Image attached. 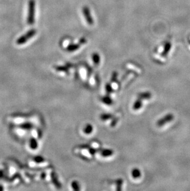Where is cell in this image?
<instances>
[{"label": "cell", "instance_id": "9a60e30c", "mask_svg": "<svg viewBox=\"0 0 190 191\" xmlns=\"http://www.w3.org/2000/svg\"><path fill=\"white\" fill-rule=\"evenodd\" d=\"M34 160L36 163H42L44 161V159L41 157H36V158H35Z\"/></svg>", "mask_w": 190, "mask_h": 191}, {"label": "cell", "instance_id": "8992f818", "mask_svg": "<svg viewBox=\"0 0 190 191\" xmlns=\"http://www.w3.org/2000/svg\"><path fill=\"white\" fill-rule=\"evenodd\" d=\"M171 46H172V45H171V43L170 42L166 43L165 46H164V49L163 50V52H162L161 55L162 56H164V57L168 55L169 52H170V50L171 49Z\"/></svg>", "mask_w": 190, "mask_h": 191}, {"label": "cell", "instance_id": "ba28073f", "mask_svg": "<svg viewBox=\"0 0 190 191\" xmlns=\"http://www.w3.org/2000/svg\"><path fill=\"white\" fill-rule=\"evenodd\" d=\"M93 131V126L92 124H87L83 129V132L86 134V135H89V134H91L92 133Z\"/></svg>", "mask_w": 190, "mask_h": 191}, {"label": "cell", "instance_id": "5b68a950", "mask_svg": "<svg viewBox=\"0 0 190 191\" xmlns=\"http://www.w3.org/2000/svg\"><path fill=\"white\" fill-rule=\"evenodd\" d=\"M80 43H71L67 46V50L70 52H75V51L79 49L80 48Z\"/></svg>", "mask_w": 190, "mask_h": 191}, {"label": "cell", "instance_id": "7c38bea8", "mask_svg": "<svg viewBox=\"0 0 190 191\" xmlns=\"http://www.w3.org/2000/svg\"><path fill=\"white\" fill-rule=\"evenodd\" d=\"M30 147L33 150H35V149H36L37 147H38V144H37V142L35 138H32L30 140Z\"/></svg>", "mask_w": 190, "mask_h": 191}, {"label": "cell", "instance_id": "9c48e42d", "mask_svg": "<svg viewBox=\"0 0 190 191\" xmlns=\"http://www.w3.org/2000/svg\"><path fill=\"white\" fill-rule=\"evenodd\" d=\"M92 59H93V63L95 64V65H96V66L98 65L100 62V60H101L99 54L97 53H93L92 55Z\"/></svg>", "mask_w": 190, "mask_h": 191}, {"label": "cell", "instance_id": "ac0fdd59", "mask_svg": "<svg viewBox=\"0 0 190 191\" xmlns=\"http://www.w3.org/2000/svg\"><path fill=\"white\" fill-rule=\"evenodd\" d=\"M3 176V171H0V178H2Z\"/></svg>", "mask_w": 190, "mask_h": 191}, {"label": "cell", "instance_id": "8fae6325", "mask_svg": "<svg viewBox=\"0 0 190 191\" xmlns=\"http://www.w3.org/2000/svg\"><path fill=\"white\" fill-rule=\"evenodd\" d=\"M151 97V94L149 92H145L142 93L139 95V97L142 100H146V99H149Z\"/></svg>", "mask_w": 190, "mask_h": 191}, {"label": "cell", "instance_id": "4fadbf2b", "mask_svg": "<svg viewBox=\"0 0 190 191\" xmlns=\"http://www.w3.org/2000/svg\"><path fill=\"white\" fill-rule=\"evenodd\" d=\"M20 127L23 129H30L32 127V125L30 123H24L20 126Z\"/></svg>", "mask_w": 190, "mask_h": 191}, {"label": "cell", "instance_id": "30bf717a", "mask_svg": "<svg viewBox=\"0 0 190 191\" xmlns=\"http://www.w3.org/2000/svg\"><path fill=\"white\" fill-rule=\"evenodd\" d=\"M132 177L134 178V179H137V178L140 177H141L140 170L137 169V168L133 169L132 171Z\"/></svg>", "mask_w": 190, "mask_h": 191}, {"label": "cell", "instance_id": "5bb4252c", "mask_svg": "<svg viewBox=\"0 0 190 191\" xmlns=\"http://www.w3.org/2000/svg\"><path fill=\"white\" fill-rule=\"evenodd\" d=\"M112 154H113V152L111 150H104L102 152V155L104 157H107V156H109V155L111 156L112 155Z\"/></svg>", "mask_w": 190, "mask_h": 191}, {"label": "cell", "instance_id": "6da1fadb", "mask_svg": "<svg viewBox=\"0 0 190 191\" xmlns=\"http://www.w3.org/2000/svg\"><path fill=\"white\" fill-rule=\"evenodd\" d=\"M35 1L30 0L29 2V10L27 16V23L30 25H32L35 22Z\"/></svg>", "mask_w": 190, "mask_h": 191}, {"label": "cell", "instance_id": "2e32d148", "mask_svg": "<svg viewBox=\"0 0 190 191\" xmlns=\"http://www.w3.org/2000/svg\"><path fill=\"white\" fill-rule=\"evenodd\" d=\"M72 187L75 189V190H78L79 188H78V184H77V182H74L72 183Z\"/></svg>", "mask_w": 190, "mask_h": 191}, {"label": "cell", "instance_id": "277c9868", "mask_svg": "<svg viewBox=\"0 0 190 191\" xmlns=\"http://www.w3.org/2000/svg\"><path fill=\"white\" fill-rule=\"evenodd\" d=\"M173 118H174V116L172 114H167L166 116L162 118V119L157 121V126H159V127L162 126L164 124H166V123L172 121L173 119Z\"/></svg>", "mask_w": 190, "mask_h": 191}, {"label": "cell", "instance_id": "d6986e66", "mask_svg": "<svg viewBox=\"0 0 190 191\" xmlns=\"http://www.w3.org/2000/svg\"><path fill=\"white\" fill-rule=\"evenodd\" d=\"M3 190V187L2 186H0V190Z\"/></svg>", "mask_w": 190, "mask_h": 191}, {"label": "cell", "instance_id": "52a82bcc", "mask_svg": "<svg viewBox=\"0 0 190 191\" xmlns=\"http://www.w3.org/2000/svg\"><path fill=\"white\" fill-rule=\"evenodd\" d=\"M143 106V103H142V100L140 98H138L135 102L134 103V105L133 106V108L134 110H138L142 108Z\"/></svg>", "mask_w": 190, "mask_h": 191}, {"label": "cell", "instance_id": "7a4b0ae2", "mask_svg": "<svg viewBox=\"0 0 190 191\" xmlns=\"http://www.w3.org/2000/svg\"><path fill=\"white\" fill-rule=\"evenodd\" d=\"M36 33V30L35 29H31L29 30L26 33H25L24 35L19 38L16 41V43L19 45L25 44L27 41L31 39L33 37H34Z\"/></svg>", "mask_w": 190, "mask_h": 191}, {"label": "cell", "instance_id": "e0dca14e", "mask_svg": "<svg viewBox=\"0 0 190 191\" xmlns=\"http://www.w3.org/2000/svg\"><path fill=\"white\" fill-rule=\"evenodd\" d=\"M86 40L85 39V38H82V39L79 40V43L80 45L85 44V43H86Z\"/></svg>", "mask_w": 190, "mask_h": 191}, {"label": "cell", "instance_id": "3957f363", "mask_svg": "<svg viewBox=\"0 0 190 191\" xmlns=\"http://www.w3.org/2000/svg\"><path fill=\"white\" fill-rule=\"evenodd\" d=\"M82 12H83V14L85 17V19L86 22L88 23V24H89L90 25H93L94 23V21H93V17L92 16L90 9L88 8V7H87V6H84L83 8Z\"/></svg>", "mask_w": 190, "mask_h": 191}]
</instances>
